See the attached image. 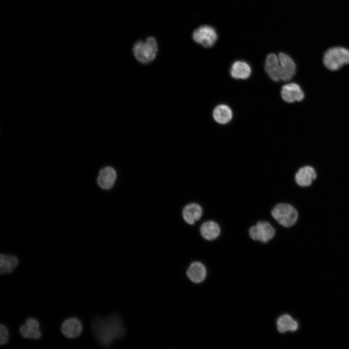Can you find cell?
Wrapping results in <instances>:
<instances>
[{
  "mask_svg": "<svg viewBox=\"0 0 349 349\" xmlns=\"http://www.w3.org/2000/svg\"><path fill=\"white\" fill-rule=\"evenodd\" d=\"M91 328L97 341L104 347H109L114 340L123 337L125 334L123 321L116 314L106 318H94Z\"/></svg>",
  "mask_w": 349,
  "mask_h": 349,
  "instance_id": "6da1fadb",
  "label": "cell"
},
{
  "mask_svg": "<svg viewBox=\"0 0 349 349\" xmlns=\"http://www.w3.org/2000/svg\"><path fill=\"white\" fill-rule=\"evenodd\" d=\"M323 61L328 69L337 70L344 65L349 64V50L341 47L331 48L324 53Z\"/></svg>",
  "mask_w": 349,
  "mask_h": 349,
  "instance_id": "7a4b0ae2",
  "label": "cell"
},
{
  "mask_svg": "<svg viewBox=\"0 0 349 349\" xmlns=\"http://www.w3.org/2000/svg\"><path fill=\"white\" fill-rule=\"evenodd\" d=\"M158 51V45L155 38L149 37L144 41L136 42L133 47L136 59L142 63H148L154 60Z\"/></svg>",
  "mask_w": 349,
  "mask_h": 349,
  "instance_id": "3957f363",
  "label": "cell"
},
{
  "mask_svg": "<svg viewBox=\"0 0 349 349\" xmlns=\"http://www.w3.org/2000/svg\"><path fill=\"white\" fill-rule=\"evenodd\" d=\"M272 217L280 225L290 227L297 222L298 213L295 208L286 203H279L271 211Z\"/></svg>",
  "mask_w": 349,
  "mask_h": 349,
  "instance_id": "277c9868",
  "label": "cell"
},
{
  "mask_svg": "<svg viewBox=\"0 0 349 349\" xmlns=\"http://www.w3.org/2000/svg\"><path fill=\"white\" fill-rule=\"evenodd\" d=\"M250 237L254 240L267 243L275 235V229L268 221H261L249 230Z\"/></svg>",
  "mask_w": 349,
  "mask_h": 349,
  "instance_id": "5b68a950",
  "label": "cell"
},
{
  "mask_svg": "<svg viewBox=\"0 0 349 349\" xmlns=\"http://www.w3.org/2000/svg\"><path fill=\"white\" fill-rule=\"evenodd\" d=\"M192 38L195 42L203 47L210 48L216 42L218 35L213 27L208 25H202L194 31Z\"/></svg>",
  "mask_w": 349,
  "mask_h": 349,
  "instance_id": "8992f818",
  "label": "cell"
},
{
  "mask_svg": "<svg viewBox=\"0 0 349 349\" xmlns=\"http://www.w3.org/2000/svg\"><path fill=\"white\" fill-rule=\"evenodd\" d=\"M280 63L281 80L287 81L294 76L296 66L293 59L287 54L281 52L278 55Z\"/></svg>",
  "mask_w": 349,
  "mask_h": 349,
  "instance_id": "52a82bcc",
  "label": "cell"
},
{
  "mask_svg": "<svg viewBox=\"0 0 349 349\" xmlns=\"http://www.w3.org/2000/svg\"><path fill=\"white\" fill-rule=\"evenodd\" d=\"M282 99L286 102L293 103L301 101L304 94L299 85L296 83H289L283 85L281 90Z\"/></svg>",
  "mask_w": 349,
  "mask_h": 349,
  "instance_id": "ba28073f",
  "label": "cell"
},
{
  "mask_svg": "<svg viewBox=\"0 0 349 349\" xmlns=\"http://www.w3.org/2000/svg\"><path fill=\"white\" fill-rule=\"evenodd\" d=\"M62 333L67 338H74L79 336L82 331V325L80 320L72 317L65 319L61 328Z\"/></svg>",
  "mask_w": 349,
  "mask_h": 349,
  "instance_id": "9c48e42d",
  "label": "cell"
},
{
  "mask_svg": "<svg viewBox=\"0 0 349 349\" xmlns=\"http://www.w3.org/2000/svg\"><path fill=\"white\" fill-rule=\"evenodd\" d=\"M265 69L269 77L274 81L281 80L280 63L278 58L274 53H270L266 57Z\"/></svg>",
  "mask_w": 349,
  "mask_h": 349,
  "instance_id": "30bf717a",
  "label": "cell"
},
{
  "mask_svg": "<svg viewBox=\"0 0 349 349\" xmlns=\"http://www.w3.org/2000/svg\"><path fill=\"white\" fill-rule=\"evenodd\" d=\"M116 179L115 170L110 166L102 168L99 172L97 179L98 186L104 190L111 189L114 185Z\"/></svg>",
  "mask_w": 349,
  "mask_h": 349,
  "instance_id": "8fae6325",
  "label": "cell"
},
{
  "mask_svg": "<svg viewBox=\"0 0 349 349\" xmlns=\"http://www.w3.org/2000/svg\"><path fill=\"white\" fill-rule=\"evenodd\" d=\"M317 174L311 166H304L301 168L296 173L295 179L296 183L300 186H310L316 178Z\"/></svg>",
  "mask_w": 349,
  "mask_h": 349,
  "instance_id": "7c38bea8",
  "label": "cell"
},
{
  "mask_svg": "<svg viewBox=\"0 0 349 349\" xmlns=\"http://www.w3.org/2000/svg\"><path fill=\"white\" fill-rule=\"evenodd\" d=\"M189 279L193 283H200L206 278V270L201 262L195 261L190 264L187 270Z\"/></svg>",
  "mask_w": 349,
  "mask_h": 349,
  "instance_id": "4fadbf2b",
  "label": "cell"
},
{
  "mask_svg": "<svg viewBox=\"0 0 349 349\" xmlns=\"http://www.w3.org/2000/svg\"><path fill=\"white\" fill-rule=\"evenodd\" d=\"M230 73L231 77L235 79H245L251 76L252 69L247 62L237 61L232 63Z\"/></svg>",
  "mask_w": 349,
  "mask_h": 349,
  "instance_id": "5bb4252c",
  "label": "cell"
},
{
  "mask_svg": "<svg viewBox=\"0 0 349 349\" xmlns=\"http://www.w3.org/2000/svg\"><path fill=\"white\" fill-rule=\"evenodd\" d=\"M203 214V209L200 205L192 203L186 205L183 210V217L185 221L189 224H193L200 220Z\"/></svg>",
  "mask_w": 349,
  "mask_h": 349,
  "instance_id": "9a60e30c",
  "label": "cell"
},
{
  "mask_svg": "<svg viewBox=\"0 0 349 349\" xmlns=\"http://www.w3.org/2000/svg\"><path fill=\"white\" fill-rule=\"evenodd\" d=\"M200 234L202 237L207 240L216 239L221 234V228L219 224L213 221L204 222L200 227Z\"/></svg>",
  "mask_w": 349,
  "mask_h": 349,
  "instance_id": "2e32d148",
  "label": "cell"
},
{
  "mask_svg": "<svg viewBox=\"0 0 349 349\" xmlns=\"http://www.w3.org/2000/svg\"><path fill=\"white\" fill-rule=\"evenodd\" d=\"M213 117L218 123L226 124L232 120L233 111L228 105L220 104L214 108L213 111Z\"/></svg>",
  "mask_w": 349,
  "mask_h": 349,
  "instance_id": "e0dca14e",
  "label": "cell"
},
{
  "mask_svg": "<svg viewBox=\"0 0 349 349\" xmlns=\"http://www.w3.org/2000/svg\"><path fill=\"white\" fill-rule=\"evenodd\" d=\"M18 264L17 258L13 255L1 254L0 255V273L4 274L12 273Z\"/></svg>",
  "mask_w": 349,
  "mask_h": 349,
  "instance_id": "ac0fdd59",
  "label": "cell"
},
{
  "mask_svg": "<svg viewBox=\"0 0 349 349\" xmlns=\"http://www.w3.org/2000/svg\"><path fill=\"white\" fill-rule=\"evenodd\" d=\"M276 325L278 331L281 333L288 331L295 332L299 326L298 322L287 314L280 316L277 320Z\"/></svg>",
  "mask_w": 349,
  "mask_h": 349,
  "instance_id": "d6986e66",
  "label": "cell"
},
{
  "mask_svg": "<svg viewBox=\"0 0 349 349\" xmlns=\"http://www.w3.org/2000/svg\"><path fill=\"white\" fill-rule=\"evenodd\" d=\"M19 332L24 338L38 339L41 336V332L39 329L32 328L22 325L19 328Z\"/></svg>",
  "mask_w": 349,
  "mask_h": 349,
  "instance_id": "ffe728a7",
  "label": "cell"
},
{
  "mask_svg": "<svg viewBox=\"0 0 349 349\" xmlns=\"http://www.w3.org/2000/svg\"><path fill=\"white\" fill-rule=\"evenodd\" d=\"M9 339V332L6 327L3 324L0 325V344L3 345L7 343Z\"/></svg>",
  "mask_w": 349,
  "mask_h": 349,
  "instance_id": "44dd1931",
  "label": "cell"
}]
</instances>
